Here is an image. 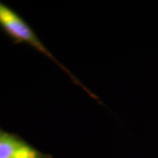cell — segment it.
<instances>
[{
    "mask_svg": "<svg viewBox=\"0 0 158 158\" xmlns=\"http://www.w3.org/2000/svg\"><path fill=\"white\" fill-rule=\"evenodd\" d=\"M0 158H52L19 136L0 130Z\"/></svg>",
    "mask_w": 158,
    "mask_h": 158,
    "instance_id": "obj_2",
    "label": "cell"
},
{
    "mask_svg": "<svg viewBox=\"0 0 158 158\" xmlns=\"http://www.w3.org/2000/svg\"><path fill=\"white\" fill-rule=\"evenodd\" d=\"M0 27L16 42L27 43L34 48L35 49H37L39 52H40L41 54H43L44 56L48 57L51 61H53L62 69L63 71L67 73L69 77L72 79L74 84L81 86L82 89L85 90L90 97H92L96 100L99 101V98L98 97L95 96L90 90H88L68 69L65 66H63L62 63L51 54L50 51L40 40L37 35L34 32V30L29 27L28 24L26 22L16 11H14L10 7H8L1 2H0Z\"/></svg>",
    "mask_w": 158,
    "mask_h": 158,
    "instance_id": "obj_1",
    "label": "cell"
}]
</instances>
